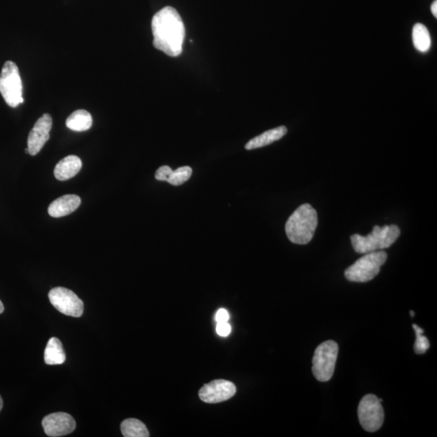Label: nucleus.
<instances>
[{"label": "nucleus", "mask_w": 437, "mask_h": 437, "mask_svg": "<svg viewBox=\"0 0 437 437\" xmlns=\"http://www.w3.org/2000/svg\"><path fill=\"white\" fill-rule=\"evenodd\" d=\"M153 46L171 57L182 52L186 36L184 23L175 8L166 7L155 14L152 21Z\"/></svg>", "instance_id": "nucleus-1"}, {"label": "nucleus", "mask_w": 437, "mask_h": 437, "mask_svg": "<svg viewBox=\"0 0 437 437\" xmlns=\"http://www.w3.org/2000/svg\"><path fill=\"white\" fill-rule=\"evenodd\" d=\"M318 226L316 210L310 204L300 206L286 223L287 236L293 243L307 245L311 242Z\"/></svg>", "instance_id": "nucleus-2"}, {"label": "nucleus", "mask_w": 437, "mask_h": 437, "mask_svg": "<svg viewBox=\"0 0 437 437\" xmlns=\"http://www.w3.org/2000/svg\"><path fill=\"white\" fill-rule=\"evenodd\" d=\"M399 236L400 229L397 225H385L383 227L376 225L368 236L354 234L351 237V241L356 253H367L391 247Z\"/></svg>", "instance_id": "nucleus-3"}, {"label": "nucleus", "mask_w": 437, "mask_h": 437, "mask_svg": "<svg viewBox=\"0 0 437 437\" xmlns=\"http://www.w3.org/2000/svg\"><path fill=\"white\" fill-rule=\"evenodd\" d=\"M387 260V253L384 251L367 253L345 271V277L351 282L366 283L378 275Z\"/></svg>", "instance_id": "nucleus-4"}, {"label": "nucleus", "mask_w": 437, "mask_h": 437, "mask_svg": "<svg viewBox=\"0 0 437 437\" xmlns=\"http://www.w3.org/2000/svg\"><path fill=\"white\" fill-rule=\"evenodd\" d=\"M338 346L333 340L323 342L315 350L313 358V373L319 382H327L335 373Z\"/></svg>", "instance_id": "nucleus-5"}, {"label": "nucleus", "mask_w": 437, "mask_h": 437, "mask_svg": "<svg viewBox=\"0 0 437 437\" xmlns=\"http://www.w3.org/2000/svg\"><path fill=\"white\" fill-rule=\"evenodd\" d=\"M22 93V81L17 65L12 61H7L0 74V93L9 106L15 108L23 102Z\"/></svg>", "instance_id": "nucleus-6"}, {"label": "nucleus", "mask_w": 437, "mask_h": 437, "mask_svg": "<svg viewBox=\"0 0 437 437\" xmlns=\"http://www.w3.org/2000/svg\"><path fill=\"white\" fill-rule=\"evenodd\" d=\"M382 399L374 394H367L361 399L358 407L360 425L365 431L375 432L382 427L385 413L382 406Z\"/></svg>", "instance_id": "nucleus-7"}, {"label": "nucleus", "mask_w": 437, "mask_h": 437, "mask_svg": "<svg viewBox=\"0 0 437 437\" xmlns=\"http://www.w3.org/2000/svg\"><path fill=\"white\" fill-rule=\"evenodd\" d=\"M49 299L56 309L67 316L79 318L83 315L84 303L72 291L58 287L50 290Z\"/></svg>", "instance_id": "nucleus-8"}, {"label": "nucleus", "mask_w": 437, "mask_h": 437, "mask_svg": "<svg viewBox=\"0 0 437 437\" xmlns=\"http://www.w3.org/2000/svg\"><path fill=\"white\" fill-rule=\"evenodd\" d=\"M235 385L229 380H215L206 384L200 391V398L206 403H219L229 400L236 394Z\"/></svg>", "instance_id": "nucleus-9"}, {"label": "nucleus", "mask_w": 437, "mask_h": 437, "mask_svg": "<svg viewBox=\"0 0 437 437\" xmlns=\"http://www.w3.org/2000/svg\"><path fill=\"white\" fill-rule=\"evenodd\" d=\"M45 434L51 437L64 436L76 429L74 418L64 412L53 413L46 416L41 422Z\"/></svg>", "instance_id": "nucleus-10"}, {"label": "nucleus", "mask_w": 437, "mask_h": 437, "mask_svg": "<svg viewBox=\"0 0 437 437\" xmlns=\"http://www.w3.org/2000/svg\"><path fill=\"white\" fill-rule=\"evenodd\" d=\"M52 124V117L48 114L42 115L36 122L28 137V149L31 156H36L49 140Z\"/></svg>", "instance_id": "nucleus-11"}, {"label": "nucleus", "mask_w": 437, "mask_h": 437, "mask_svg": "<svg viewBox=\"0 0 437 437\" xmlns=\"http://www.w3.org/2000/svg\"><path fill=\"white\" fill-rule=\"evenodd\" d=\"M81 204V200L78 195H64L50 204L48 208V213L52 217H63V216L74 213Z\"/></svg>", "instance_id": "nucleus-12"}, {"label": "nucleus", "mask_w": 437, "mask_h": 437, "mask_svg": "<svg viewBox=\"0 0 437 437\" xmlns=\"http://www.w3.org/2000/svg\"><path fill=\"white\" fill-rule=\"evenodd\" d=\"M81 159L74 155H70L61 159L56 164L54 175L59 181H67L76 176L81 171Z\"/></svg>", "instance_id": "nucleus-13"}, {"label": "nucleus", "mask_w": 437, "mask_h": 437, "mask_svg": "<svg viewBox=\"0 0 437 437\" xmlns=\"http://www.w3.org/2000/svg\"><path fill=\"white\" fill-rule=\"evenodd\" d=\"M287 131H288V130H287L284 126L265 131L264 133L249 141L246 145V148L247 150H253L265 147V146L269 145L283 138L287 134Z\"/></svg>", "instance_id": "nucleus-14"}, {"label": "nucleus", "mask_w": 437, "mask_h": 437, "mask_svg": "<svg viewBox=\"0 0 437 437\" xmlns=\"http://www.w3.org/2000/svg\"><path fill=\"white\" fill-rule=\"evenodd\" d=\"M44 360L46 365H62L66 360V354L62 342L59 338L53 337L47 342L44 353Z\"/></svg>", "instance_id": "nucleus-15"}, {"label": "nucleus", "mask_w": 437, "mask_h": 437, "mask_svg": "<svg viewBox=\"0 0 437 437\" xmlns=\"http://www.w3.org/2000/svg\"><path fill=\"white\" fill-rule=\"evenodd\" d=\"M93 117L84 110H78L72 113L66 121V125L74 131H86L91 128Z\"/></svg>", "instance_id": "nucleus-16"}, {"label": "nucleus", "mask_w": 437, "mask_h": 437, "mask_svg": "<svg viewBox=\"0 0 437 437\" xmlns=\"http://www.w3.org/2000/svg\"><path fill=\"white\" fill-rule=\"evenodd\" d=\"M412 39L417 50L422 53H426L429 50L431 47L429 32L423 23H418L413 28Z\"/></svg>", "instance_id": "nucleus-17"}, {"label": "nucleus", "mask_w": 437, "mask_h": 437, "mask_svg": "<svg viewBox=\"0 0 437 437\" xmlns=\"http://www.w3.org/2000/svg\"><path fill=\"white\" fill-rule=\"evenodd\" d=\"M125 437H148L149 431L143 422L136 419L125 420L121 425Z\"/></svg>", "instance_id": "nucleus-18"}, {"label": "nucleus", "mask_w": 437, "mask_h": 437, "mask_svg": "<svg viewBox=\"0 0 437 437\" xmlns=\"http://www.w3.org/2000/svg\"><path fill=\"white\" fill-rule=\"evenodd\" d=\"M192 175V168L189 166H183L172 172L167 182L173 186H180L190 179Z\"/></svg>", "instance_id": "nucleus-19"}, {"label": "nucleus", "mask_w": 437, "mask_h": 437, "mask_svg": "<svg viewBox=\"0 0 437 437\" xmlns=\"http://www.w3.org/2000/svg\"><path fill=\"white\" fill-rule=\"evenodd\" d=\"M412 327L414 328L416 336L414 346L415 352L419 355L425 354L429 349L430 342L424 336V330L422 328L418 327L416 324H413Z\"/></svg>", "instance_id": "nucleus-20"}, {"label": "nucleus", "mask_w": 437, "mask_h": 437, "mask_svg": "<svg viewBox=\"0 0 437 437\" xmlns=\"http://www.w3.org/2000/svg\"><path fill=\"white\" fill-rule=\"evenodd\" d=\"M173 169L167 166L159 167L155 175V177L158 181L168 182L169 177H171Z\"/></svg>", "instance_id": "nucleus-21"}, {"label": "nucleus", "mask_w": 437, "mask_h": 437, "mask_svg": "<svg viewBox=\"0 0 437 437\" xmlns=\"http://www.w3.org/2000/svg\"><path fill=\"white\" fill-rule=\"evenodd\" d=\"M232 328L230 324L227 322L218 323L216 326V332L222 337H227L231 333Z\"/></svg>", "instance_id": "nucleus-22"}, {"label": "nucleus", "mask_w": 437, "mask_h": 437, "mask_svg": "<svg viewBox=\"0 0 437 437\" xmlns=\"http://www.w3.org/2000/svg\"><path fill=\"white\" fill-rule=\"evenodd\" d=\"M229 319V314L226 309H220L215 314V321L217 323L227 322Z\"/></svg>", "instance_id": "nucleus-23"}, {"label": "nucleus", "mask_w": 437, "mask_h": 437, "mask_svg": "<svg viewBox=\"0 0 437 437\" xmlns=\"http://www.w3.org/2000/svg\"><path fill=\"white\" fill-rule=\"evenodd\" d=\"M431 13L434 14V16L436 18L437 17V1H436V0H435V1L434 3H432L431 6Z\"/></svg>", "instance_id": "nucleus-24"}, {"label": "nucleus", "mask_w": 437, "mask_h": 437, "mask_svg": "<svg viewBox=\"0 0 437 437\" xmlns=\"http://www.w3.org/2000/svg\"><path fill=\"white\" fill-rule=\"evenodd\" d=\"M4 311V307H3V304L1 302V300H0V314L3 313Z\"/></svg>", "instance_id": "nucleus-25"}, {"label": "nucleus", "mask_w": 437, "mask_h": 437, "mask_svg": "<svg viewBox=\"0 0 437 437\" xmlns=\"http://www.w3.org/2000/svg\"><path fill=\"white\" fill-rule=\"evenodd\" d=\"M3 406V398L1 396H0V411H1Z\"/></svg>", "instance_id": "nucleus-26"}, {"label": "nucleus", "mask_w": 437, "mask_h": 437, "mask_svg": "<svg viewBox=\"0 0 437 437\" xmlns=\"http://www.w3.org/2000/svg\"><path fill=\"white\" fill-rule=\"evenodd\" d=\"M411 315L412 317H414L415 313L413 312V311H411Z\"/></svg>", "instance_id": "nucleus-27"}]
</instances>
